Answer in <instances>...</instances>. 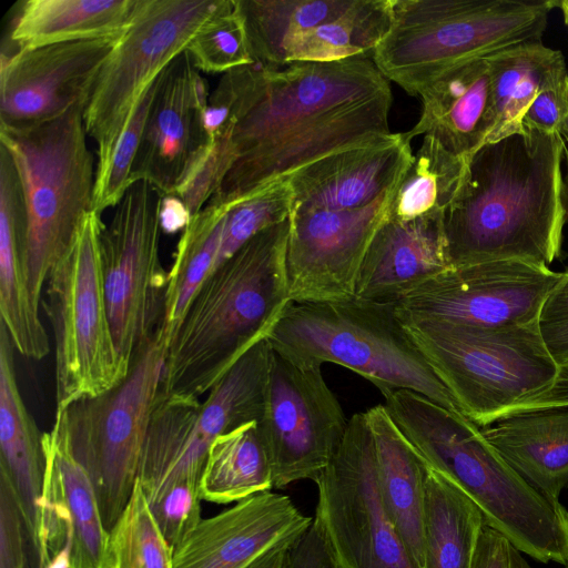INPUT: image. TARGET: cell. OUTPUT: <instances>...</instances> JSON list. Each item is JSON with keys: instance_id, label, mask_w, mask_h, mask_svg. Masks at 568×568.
<instances>
[{"instance_id": "35", "label": "cell", "mask_w": 568, "mask_h": 568, "mask_svg": "<svg viewBox=\"0 0 568 568\" xmlns=\"http://www.w3.org/2000/svg\"><path fill=\"white\" fill-rule=\"evenodd\" d=\"M390 22L392 0H358L346 14L308 30L294 41L284 55V65L373 55Z\"/></svg>"}, {"instance_id": "19", "label": "cell", "mask_w": 568, "mask_h": 568, "mask_svg": "<svg viewBox=\"0 0 568 568\" xmlns=\"http://www.w3.org/2000/svg\"><path fill=\"white\" fill-rule=\"evenodd\" d=\"M44 475L34 560L41 567L65 548L71 568H109L108 537L94 485L74 457L62 419L55 414L43 433Z\"/></svg>"}, {"instance_id": "28", "label": "cell", "mask_w": 568, "mask_h": 568, "mask_svg": "<svg viewBox=\"0 0 568 568\" xmlns=\"http://www.w3.org/2000/svg\"><path fill=\"white\" fill-rule=\"evenodd\" d=\"M201 402L159 392L143 442L136 480L148 503L169 488L200 486L205 462L192 449L189 434Z\"/></svg>"}, {"instance_id": "50", "label": "cell", "mask_w": 568, "mask_h": 568, "mask_svg": "<svg viewBox=\"0 0 568 568\" xmlns=\"http://www.w3.org/2000/svg\"><path fill=\"white\" fill-rule=\"evenodd\" d=\"M564 141V161H562V182H561V201L566 219L568 221V122L565 124L559 133ZM568 274V266L565 270Z\"/></svg>"}, {"instance_id": "42", "label": "cell", "mask_w": 568, "mask_h": 568, "mask_svg": "<svg viewBox=\"0 0 568 568\" xmlns=\"http://www.w3.org/2000/svg\"><path fill=\"white\" fill-rule=\"evenodd\" d=\"M201 500L200 486L181 484L148 503L173 550L202 519Z\"/></svg>"}, {"instance_id": "27", "label": "cell", "mask_w": 568, "mask_h": 568, "mask_svg": "<svg viewBox=\"0 0 568 568\" xmlns=\"http://www.w3.org/2000/svg\"><path fill=\"white\" fill-rule=\"evenodd\" d=\"M14 348L8 328L0 321V468L13 485L34 558L44 475L43 433L21 397Z\"/></svg>"}, {"instance_id": "24", "label": "cell", "mask_w": 568, "mask_h": 568, "mask_svg": "<svg viewBox=\"0 0 568 568\" xmlns=\"http://www.w3.org/2000/svg\"><path fill=\"white\" fill-rule=\"evenodd\" d=\"M27 214L20 179L10 154L0 148V316L16 349L41 359L49 339L33 303L24 268Z\"/></svg>"}, {"instance_id": "5", "label": "cell", "mask_w": 568, "mask_h": 568, "mask_svg": "<svg viewBox=\"0 0 568 568\" xmlns=\"http://www.w3.org/2000/svg\"><path fill=\"white\" fill-rule=\"evenodd\" d=\"M404 325L462 414L479 427L568 406V369L550 355L538 321L494 327L437 321Z\"/></svg>"}, {"instance_id": "6", "label": "cell", "mask_w": 568, "mask_h": 568, "mask_svg": "<svg viewBox=\"0 0 568 568\" xmlns=\"http://www.w3.org/2000/svg\"><path fill=\"white\" fill-rule=\"evenodd\" d=\"M267 341L276 354L297 366L337 364L369 381L384 397L408 389L460 412L412 341L396 304L356 296L338 302L292 303Z\"/></svg>"}, {"instance_id": "2", "label": "cell", "mask_w": 568, "mask_h": 568, "mask_svg": "<svg viewBox=\"0 0 568 568\" xmlns=\"http://www.w3.org/2000/svg\"><path fill=\"white\" fill-rule=\"evenodd\" d=\"M564 149L560 134L524 130L470 158L444 215L450 267L501 260L549 266L561 260Z\"/></svg>"}, {"instance_id": "47", "label": "cell", "mask_w": 568, "mask_h": 568, "mask_svg": "<svg viewBox=\"0 0 568 568\" xmlns=\"http://www.w3.org/2000/svg\"><path fill=\"white\" fill-rule=\"evenodd\" d=\"M290 568H339L315 518L293 545Z\"/></svg>"}, {"instance_id": "32", "label": "cell", "mask_w": 568, "mask_h": 568, "mask_svg": "<svg viewBox=\"0 0 568 568\" xmlns=\"http://www.w3.org/2000/svg\"><path fill=\"white\" fill-rule=\"evenodd\" d=\"M272 488L271 460L257 422L214 439L200 480L202 499L216 504L237 503Z\"/></svg>"}, {"instance_id": "40", "label": "cell", "mask_w": 568, "mask_h": 568, "mask_svg": "<svg viewBox=\"0 0 568 568\" xmlns=\"http://www.w3.org/2000/svg\"><path fill=\"white\" fill-rule=\"evenodd\" d=\"M159 75L141 95L116 143L105 174L94 182L92 211L100 215L105 209L115 206L131 185L132 168L155 94Z\"/></svg>"}, {"instance_id": "52", "label": "cell", "mask_w": 568, "mask_h": 568, "mask_svg": "<svg viewBox=\"0 0 568 568\" xmlns=\"http://www.w3.org/2000/svg\"><path fill=\"white\" fill-rule=\"evenodd\" d=\"M557 8L560 9L564 22L568 29V0L557 1Z\"/></svg>"}, {"instance_id": "25", "label": "cell", "mask_w": 568, "mask_h": 568, "mask_svg": "<svg viewBox=\"0 0 568 568\" xmlns=\"http://www.w3.org/2000/svg\"><path fill=\"white\" fill-rule=\"evenodd\" d=\"M365 415L374 440L382 500L414 562L418 568H425L427 465L397 427L385 405H376Z\"/></svg>"}, {"instance_id": "53", "label": "cell", "mask_w": 568, "mask_h": 568, "mask_svg": "<svg viewBox=\"0 0 568 568\" xmlns=\"http://www.w3.org/2000/svg\"><path fill=\"white\" fill-rule=\"evenodd\" d=\"M564 568H568V561L566 562V565L564 566Z\"/></svg>"}, {"instance_id": "16", "label": "cell", "mask_w": 568, "mask_h": 568, "mask_svg": "<svg viewBox=\"0 0 568 568\" xmlns=\"http://www.w3.org/2000/svg\"><path fill=\"white\" fill-rule=\"evenodd\" d=\"M398 184L363 207L331 210L293 205L286 246L293 303L355 297L361 265L375 234L389 216Z\"/></svg>"}, {"instance_id": "20", "label": "cell", "mask_w": 568, "mask_h": 568, "mask_svg": "<svg viewBox=\"0 0 568 568\" xmlns=\"http://www.w3.org/2000/svg\"><path fill=\"white\" fill-rule=\"evenodd\" d=\"M312 521L286 495H253L202 518L174 548V568H245L277 544L300 538Z\"/></svg>"}, {"instance_id": "8", "label": "cell", "mask_w": 568, "mask_h": 568, "mask_svg": "<svg viewBox=\"0 0 568 568\" xmlns=\"http://www.w3.org/2000/svg\"><path fill=\"white\" fill-rule=\"evenodd\" d=\"M85 105L27 125H0V145L17 169L24 199V268L39 307L48 275L92 211L95 174L87 143Z\"/></svg>"}, {"instance_id": "38", "label": "cell", "mask_w": 568, "mask_h": 568, "mask_svg": "<svg viewBox=\"0 0 568 568\" xmlns=\"http://www.w3.org/2000/svg\"><path fill=\"white\" fill-rule=\"evenodd\" d=\"M293 203V189L284 178L230 205L214 270L256 234L287 220Z\"/></svg>"}, {"instance_id": "17", "label": "cell", "mask_w": 568, "mask_h": 568, "mask_svg": "<svg viewBox=\"0 0 568 568\" xmlns=\"http://www.w3.org/2000/svg\"><path fill=\"white\" fill-rule=\"evenodd\" d=\"M209 85L186 50L160 73L131 172L162 195L175 194L209 153Z\"/></svg>"}, {"instance_id": "51", "label": "cell", "mask_w": 568, "mask_h": 568, "mask_svg": "<svg viewBox=\"0 0 568 568\" xmlns=\"http://www.w3.org/2000/svg\"><path fill=\"white\" fill-rule=\"evenodd\" d=\"M39 568H71V549H63Z\"/></svg>"}, {"instance_id": "29", "label": "cell", "mask_w": 568, "mask_h": 568, "mask_svg": "<svg viewBox=\"0 0 568 568\" xmlns=\"http://www.w3.org/2000/svg\"><path fill=\"white\" fill-rule=\"evenodd\" d=\"M136 0H28L10 27L17 50L100 38L125 30Z\"/></svg>"}, {"instance_id": "23", "label": "cell", "mask_w": 568, "mask_h": 568, "mask_svg": "<svg viewBox=\"0 0 568 568\" xmlns=\"http://www.w3.org/2000/svg\"><path fill=\"white\" fill-rule=\"evenodd\" d=\"M485 58L448 69L422 90L419 119L404 132L408 141L418 135L430 136L449 153L466 161L484 146L490 110V82Z\"/></svg>"}, {"instance_id": "13", "label": "cell", "mask_w": 568, "mask_h": 568, "mask_svg": "<svg viewBox=\"0 0 568 568\" xmlns=\"http://www.w3.org/2000/svg\"><path fill=\"white\" fill-rule=\"evenodd\" d=\"M315 483L314 518L339 568H418L382 500L365 413L348 420L338 449Z\"/></svg>"}, {"instance_id": "48", "label": "cell", "mask_w": 568, "mask_h": 568, "mask_svg": "<svg viewBox=\"0 0 568 568\" xmlns=\"http://www.w3.org/2000/svg\"><path fill=\"white\" fill-rule=\"evenodd\" d=\"M192 215L184 202L176 195H163L160 206V222L163 232L183 231Z\"/></svg>"}, {"instance_id": "10", "label": "cell", "mask_w": 568, "mask_h": 568, "mask_svg": "<svg viewBox=\"0 0 568 568\" xmlns=\"http://www.w3.org/2000/svg\"><path fill=\"white\" fill-rule=\"evenodd\" d=\"M169 343L159 332L110 390L57 408L69 446L88 471L108 531L133 491Z\"/></svg>"}, {"instance_id": "18", "label": "cell", "mask_w": 568, "mask_h": 568, "mask_svg": "<svg viewBox=\"0 0 568 568\" xmlns=\"http://www.w3.org/2000/svg\"><path fill=\"white\" fill-rule=\"evenodd\" d=\"M120 37L2 53L0 125L27 126L55 119L79 104L87 108L100 70Z\"/></svg>"}, {"instance_id": "12", "label": "cell", "mask_w": 568, "mask_h": 568, "mask_svg": "<svg viewBox=\"0 0 568 568\" xmlns=\"http://www.w3.org/2000/svg\"><path fill=\"white\" fill-rule=\"evenodd\" d=\"M162 196L145 181L132 183L100 235L110 325L130 367L162 324L168 282L160 260Z\"/></svg>"}, {"instance_id": "44", "label": "cell", "mask_w": 568, "mask_h": 568, "mask_svg": "<svg viewBox=\"0 0 568 568\" xmlns=\"http://www.w3.org/2000/svg\"><path fill=\"white\" fill-rule=\"evenodd\" d=\"M568 122V69L549 77L523 119V129L559 134Z\"/></svg>"}, {"instance_id": "43", "label": "cell", "mask_w": 568, "mask_h": 568, "mask_svg": "<svg viewBox=\"0 0 568 568\" xmlns=\"http://www.w3.org/2000/svg\"><path fill=\"white\" fill-rule=\"evenodd\" d=\"M28 546L31 548L20 503L8 474L0 468V568H30Z\"/></svg>"}, {"instance_id": "4", "label": "cell", "mask_w": 568, "mask_h": 568, "mask_svg": "<svg viewBox=\"0 0 568 568\" xmlns=\"http://www.w3.org/2000/svg\"><path fill=\"white\" fill-rule=\"evenodd\" d=\"M385 407L406 439L435 470L457 485L486 524L532 559L568 561V509L529 485L460 412L399 389Z\"/></svg>"}, {"instance_id": "21", "label": "cell", "mask_w": 568, "mask_h": 568, "mask_svg": "<svg viewBox=\"0 0 568 568\" xmlns=\"http://www.w3.org/2000/svg\"><path fill=\"white\" fill-rule=\"evenodd\" d=\"M413 159L404 133L337 151L287 176L293 205L331 210L366 206L400 182Z\"/></svg>"}, {"instance_id": "9", "label": "cell", "mask_w": 568, "mask_h": 568, "mask_svg": "<svg viewBox=\"0 0 568 568\" xmlns=\"http://www.w3.org/2000/svg\"><path fill=\"white\" fill-rule=\"evenodd\" d=\"M103 226L101 215L91 211L47 278L44 308L55 341L57 408L110 390L131 369L116 347L106 308L100 254Z\"/></svg>"}, {"instance_id": "31", "label": "cell", "mask_w": 568, "mask_h": 568, "mask_svg": "<svg viewBox=\"0 0 568 568\" xmlns=\"http://www.w3.org/2000/svg\"><path fill=\"white\" fill-rule=\"evenodd\" d=\"M485 524L478 506L450 479L427 465L425 568H473Z\"/></svg>"}, {"instance_id": "15", "label": "cell", "mask_w": 568, "mask_h": 568, "mask_svg": "<svg viewBox=\"0 0 568 568\" xmlns=\"http://www.w3.org/2000/svg\"><path fill=\"white\" fill-rule=\"evenodd\" d=\"M348 425L321 368H305L273 353L258 428L273 473L283 488L316 480L338 449Z\"/></svg>"}, {"instance_id": "34", "label": "cell", "mask_w": 568, "mask_h": 568, "mask_svg": "<svg viewBox=\"0 0 568 568\" xmlns=\"http://www.w3.org/2000/svg\"><path fill=\"white\" fill-rule=\"evenodd\" d=\"M230 205L207 203L183 230L168 273L159 334L170 343L194 294L214 270Z\"/></svg>"}, {"instance_id": "46", "label": "cell", "mask_w": 568, "mask_h": 568, "mask_svg": "<svg viewBox=\"0 0 568 568\" xmlns=\"http://www.w3.org/2000/svg\"><path fill=\"white\" fill-rule=\"evenodd\" d=\"M473 568H532L505 536L490 526H483Z\"/></svg>"}, {"instance_id": "14", "label": "cell", "mask_w": 568, "mask_h": 568, "mask_svg": "<svg viewBox=\"0 0 568 568\" xmlns=\"http://www.w3.org/2000/svg\"><path fill=\"white\" fill-rule=\"evenodd\" d=\"M565 272L520 260L450 267L396 304L403 323L437 321L494 327L537 322Z\"/></svg>"}, {"instance_id": "45", "label": "cell", "mask_w": 568, "mask_h": 568, "mask_svg": "<svg viewBox=\"0 0 568 568\" xmlns=\"http://www.w3.org/2000/svg\"><path fill=\"white\" fill-rule=\"evenodd\" d=\"M565 274L544 303L538 325L555 362L568 369V274Z\"/></svg>"}, {"instance_id": "49", "label": "cell", "mask_w": 568, "mask_h": 568, "mask_svg": "<svg viewBox=\"0 0 568 568\" xmlns=\"http://www.w3.org/2000/svg\"><path fill=\"white\" fill-rule=\"evenodd\" d=\"M297 539L277 544L245 568H290L292 547Z\"/></svg>"}, {"instance_id": "26", "label": "cell", "mask_w": 568, "mask_h": 568, "mask_svg": "<svg viewBox=\"0 0 568 568\" xmlns=\"http://www.w3.org/2000/svg\"><path fill=\"white\" fill-rule=\"evenodd\" d=\"M480 428L529 485L561 504L568 489V406L519 413Z\"/></svg>"}, {"instance_id": "22", "label": "cell", "mask_w": 568, "mask_h": 568, "mask_svg": "<svg viewBox=\"0 0 568 568\" xmlns=\"http://www.w3.org/2000/svg\"><path fill=\"white\" fill-rule=\"evenodd\" d=\"M448 268L444 216L410 221L388 216L365 254L355 296L377 303L397 304Z\"/></svg>"}, {"instance_id": "39", "label": "cell", "mask_w": 568, "mask_h": 568, "mask_svg": "<svg viewBox=\"0 0 568 568\" xmlns=\"http://www.w3.org/2000/svg\"><path fill=\"white\" fill-rule=\"evenodd\" d=\"M186 51L194 65L209 73H226L254 63L237 0L203 26Z\"/></svg>"}, {"instance_id": "37", "label": "cell", "mask_w": 568, "mask_h": 568, "mask_svg": "<svg viewBox=\"0 0 568 568\" xmlns=\"http://www.w3.org/2000/svg\"><path fill=\"white\" fill-rule=\"evenodd\" d=\"M109 568H174L173 548L164 537L139 481L109 530Z\"/></svg>"}, {"instance_id": "30", "label": "cell", "mask_w": 568, "mask_h": 568, "mask_svg": "<svg viewBox=\"0 0 568 568\" xmlns=\"http://www.w3.org/2000/svg\"><path fill=\"white\" fill-rule=\"evenodd\" d=\"M490 110L486 144L524 131L523 119L544 82L567 68L558 49L542 40L504 48L486 58Z\"/></svg>"}, {"instance_id": "3", "label": "cell", "mask_w": 568, "mask_h": 568, "mask_svg": "<svg viewBox=\"0 0 568 568\" xmlns=\"http://www.w3.org/2000/svg\"><path fill=\"white\" fill-rule=\"evenodd\" d=\"M288 233V219L265 229L207 275L170 339L162 394L200 398L268 337L293 303L286 273Z\"/></svg>"}, {"instance_id": "7", "label": "cell", "mask_w": 568, "mask_h": 568, "mask_svg": "<svg viewBox=\"0 0 568 568\" xmlns=\"http://www.w3.org/2000/svg\"><path fill=\"white\" fill-rule=\"evenodd\" d=\"M555 0H392L389 30L373 52L410 95L448 69L504 48L542 40Z\"/></svg>"}, {"instance_id": "11", "label": "cell", "mask_w": 568, "mask_h": 568, "mask_svg": "<svg viewBox=\"0 0 568 568\" xmlns=\"http://www.w3.org/2000/svg\"><path fill=\"white\" fill-rule=\"evenodd\" d=\"M232 4L233 0L135 1L84 110L87 133L98 145L95 181L105 174L145 89L210 19Z\"/></svg>"}, {"instance_id": "41", "label": "cell", "mask_w": 568, "mask_h": 568, "mask_svg": "<svg viewBox=\"0 0 568 568\" xmlns=\"http://www.w3.org/2000/svg\"><path fill=\"white\" fill-rule=\"evenodd\" d=\"M226 130L213 140V144L190 179L176 191L192 217L204 209L219 190L235 161V154Z\"/></svg>"}, {"instance_id": "33", "label": "cell", "mask_w": 568, "mask_h": 568, "mask_svg": "<svg viewBox=\"0 0 568 568\" xmlns=\"http://www.w3.org/2000/svg\"><path fill=\"white\" fill-rule=\"evenodd\" d=\"M358 0H237L254 62L283 67L291 44L349 12Z\"/></svg>"}, {"instance_id": "1", "label": "cell", "mask_w": 568, "mask_h": 568, "mask_svg": "<svg viewBox=\"0 0 568 568\" xmlns=\"http://www.w3.org/2000/svg\"><path fill=\"white\" fill-rule=\"evenodd\" d=\"M392 102L369 54L266 67L255 101L230 131L235 161L209 203L232 205L326 155L390 134Z\"/></svg>"}, {"instance_id": "36", "label": "cell", "mask_w": 568, "mask_h": 568, "mask_svg": "<svg viewBox=\"0 0 568 568\" xmlns=\"http://www.w3.org/2000/svg\"><path fill=\"white\" fill-rule=\"evenodd\" d=\"M468 162L449 153L433 138L423 136L397 186L389 217L410 221L444 216L464 182Z\"/></svg>"}]
</instances>
